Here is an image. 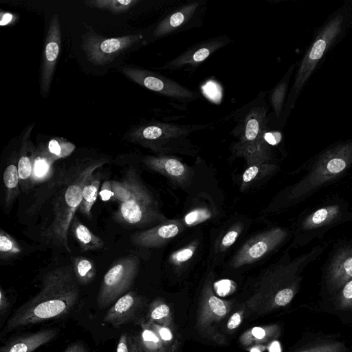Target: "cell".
Wrapping results in <instances>:
<instances>
[{"mask_svg": "<svg viewBox=\"0 0 352 352\" xmlns=\"http://www.w3.org/2000/svg\"><path fill=\"white\" fill-rule=\"evenodd\" d=\"M108 162L105 157H85L59 173L50 202L51 218L40 232L43 244L64 248L68 253L71 252L68 232L81 204L85 183L91 175Z\"/></svg>", "mask_w": 352, "mask_h": 352, "instance_id": "obj_1", "label": "cell"}, {"mask_svg": "<svg viewBox=\"0 0 352 352\" xmlns=\"http://www.w3.org/2000/svg\"><path fill=\"white\" fill-rule=\"evenodd\" d=\"M79 285L72 263L49 271L39 292L10 316L2 333L66 316L79 300Z\"/></svg>", "mask_w": 352, "mask_h": 352, "instance_id": "obj_2", "label": "cell"}, {"mask_svg": "<svg viewBox=\"0 0 352 352\" xmlns=\"http://www.w3.org/2000/svg\"><path fill=\"white\" fill-rule=\"evenodd\" d=\"M328 245L327 242L318 244L294 258L286 251L262 276L245 307L251 313L263 315L288 305L300 288L305 270L320 257Z\"/></svg>", "mask_w": 352, "mask_h": 352, "instance_id": "obj_3", "label": "cell"}, {"mask_svg": "<svg viewBox=\"0 0 352 352\" xmlns=\"http://www.w3.org/2000/svg\"><path fill=\"white\" fill-rule=\"evenodd\" d=\"M352 168V140L336 143L322 151L302 166L305 173L281 195L282 208L306 201L322 188L344 177Z\"/></svg>", "mask_w": 352, "mask_h": 352, "instance_id": "obj_4", "label": "cell"}, {"mask_svg": "<svg viewBox=\"0 0 352 352\" xmlns=\"http://www.w3.org/2000/svg\"><path fill=\"white\" fill-rule=\"evenodd\" d=\"M350 221L352 208L347 200L338 195L329 197L298 216L291 246L303 247L316 239H322L330 230Z\"/></svg>", "mask_w": 352, "mask_h": 352, "instance_id": "obj_5", "label": "cell"}, {"mask_svg": "<svg viewBox=\"0 0 352 352\" xmlns=\"http://www.w3.org/2000/svg\"><path fill=\"white\" fill-rule=\"evenodd\" d=\"M125 177L129 185L131 197L129 200L119 204L113 219L120 224L134 227L156 226L168 221L135 170L129 169Z\"/></svg>", "mask_w": 352, "mask_h": 352, "instance_id": "obj_6", "label": "cell"}, {"mask_svg": "<svg viewBox=\"0 0 352 352\" xmlns=\"http://www.w3.org/2000/svg\"><path fill=\"white\" fill-rule=\"evenodd\" d=\"M140 269L138 256L130 254L116 259L104 274L97 297L99 308L113 305L131 287Z\"/></svg>", "mask_w": 352, "mask_h": 352, "instance_id": "obj_7", "label": "cell"}, {"mask_svg": "<svg viewBox=\"0 0 352 352\" xmlns=\"http://www.w3.org/2000/svg\"><path fill=\"white\" fill-rule=\"evenodd\" d=\"M344 18L338 14L331 18L320 30L305 54L296 75L292 93L298 94L318 63L342 30Z\"/></svg>", "mask_w": 352, "mask_h": 352, "instance_id": "obj_8", "label": "cell"}, {"mask_svg": "<svg viewBox=\"0 0 352 352\" xmlns=\"http://www.w3.org/2000/svg\"><path fill=\"white\" fill-rule=\"evenodd\" d=\"M142 39L141 34L107 38L92 32L83 36L81 46L89 63L102 66L111 63Z\"/></svg>", "mask_w": 352, "mask_h": 352, "instance_id": "obj_9", "label": "cell"}, {"mask_svg": "<svg viewBox=\"0 0 352 352\" xmlns=\"http://www.w3.org/2000/svg\"><path fill=\"white\" fill-rule=\"evenodd\" d=\"M352 278V239L338 241L322 267V284L334 295Z\"/></svg>", "mask_w": 352, "mask_h": 352, "instance_id": "obj_10", "label": "cell"}, {"mask_svg": "<svg viewBox=\"0 0 352 352\" xmlns=\"http://www.w3.org/2000/svg\"><path fill=\"white\" fill-rule=\"evenodd\" d=\"M230 302L217 297L213 291L210 280L206 281L201 294L197 316L196 327L198 331L217 342H223L217 325L228 315L231 310Z\"/></svg>", "mask_w": 352, "mask_h": 352, "instance_id": "obj_11", "label": "cell"}, {"mask_svg": "<svg viewBox=\"0 0 352 352\" xmlns=\"http://www.w3.org/2000/svg\"><path fill=\"white\" fill-rule=\"evenodd\" d=\"M289 236L286 229L273 228L254 236L239 250L232 260V267L237 268L258 261L281 245Z\"/></svg>", "mask_w": 352, "mask_h": 352, "instance_id": "obj_12", "label": "cell"}, {"mask_svg": "<svg viewBox=\"0 0 352 352\" xmlns=\"http://www.w3.org/2000/svg\"><path fill=\"white\" fill-rule=\"evenodd\" d=\"M122 73L137 84L166 96L182 99L195 100L197 95L176 82L151 71L135 67H125Z\"/></svg>", "mask_w": 352, "mask_h": 352, "instance_id": "obj_13", "label": "cell"}, {"mask_svg": "<svg viewBox=\"0 0 352 352\" xmlns=\"http://www.w3.org/2000/svg\"><path fill=\"white\" fill-rule=\"evenodd\" d=\"M190 128L175 124L152 122L134 127L126 134V139L134 144L157 149L172 138L185 135Z\"/></svg>", "mask_w": 352, "mask_h": 352, "instance_id": "obj_14", "label": "cell"}, {"mask_svg": "<svg viewBox=\"0 0 352 352\" xmlns=\"http://www.w3.org/2000/svg\"><path fill=\"white\" fill-rule=\"evenodd\" d=\"M61 45V29L57 14H53L47 28L42 57L40 87L43 97L50 90V86L59 56Z\"/></svg>", "mask_w": 352, "mask_h": 352, "instance_id": "obj_15", "label": "cell"}, {"mask_svg": "<svg viewBox=\"0 0 352 352\" xmlns=\"http://www.w3.org/2000/svg\"><path fill=\"white\" fill-rule=\"evenodd\" d=\"M180 219L168 220L151 228L136 232L130 236L131 243L140 248L158 247L175 237L184 229Z\"/></svg>", "mask_w": 352, "mask_h": 352, "instance_id": "obj_16", "label": "cell"}, {"mask_svg": "<svg viewBox=\"0 0 352 352\" xmlns=\"http://www.w3.org/2000/svg\"><path fill=\"white\" fill-rule=\"evenodd\" d=\"M144 302L142 296L133 291L128 292L111 305L103 321L115 327L126 324L136 318Z\"/></svg>", "mask_w": 352, "mask_h": 352, "instance_id": "obj_17", "label": "cell"}, {"mask_svg": "<svg viewBox=\"0 0 352 352\" xmlns=\"http://www.w3.org/2000/svg\"><path fill=\"white\" fill-rule=\"evenodd\" d=\"M58 332L57 328H47L13 337L1 347L0 352H33L53 340Z\"/></svg>", "mask_w": 352, "mask_h": 352, "instance_id": "obj_18", "label": "cell"}, {"mask_svg": "<svg viewBox=\"0 0 352 352\" xmlns=\"http://www.w3.org/2000/svg\"><path fill=\"white\" fill-rule=\"evenodd\" d=\"M143 162L150 169L167 177L176 184L184 185L190 178L189 168L177 158L169 156H146Z\"/></svg>", "mask_w": 352, "mask_h": 352, "instance_id": "obj_19", "label": "cell"}, {"mask_svg": "<svg viewBox=\"0 0 352 352\" xmlns=\"http://www.w3.org/2000/svg\"><path fill=\"white\" fill-rule=\"evenodd\" d=\"M32 128V126H30L26 129L23 134L16 163L20 187L21 190L23 192L28 191L32 188V175L33 163L36 150L30 140V132Z\"/></svg>", "mask_w": 352, "mask_h": 352, "instance_id": "obj_20", "label": "cell"}, {"mask_svg": "<svg viewBox=\"0 0 352 352\" xmlns=\"http://www.w3.org/2000/svg\"><path fill=\"white\" fill-rule=\"evenodd\" d=\"M267 110L263 107L253 108L239 126V143L254 142L262 138L267 131Z\"/></svg>", "mask_w": 352, "mask_h": 352, "instance_id": "obj_21", "label": "cell"}, {"mask_svg": "<svg viewBox=\"0 0 352 352\" xmlns=\"http://www.w3.org/2000/svg\"><path fill=\"white\" fill-rule=\"evenodd\" d=\"M224 43L223 41L211 40L197 45L171 60L164 67L175 69L185 65L197 66L214 51L221 47Z\"/></svg>", "mask_w": 352, "mask_h": 352, "instance_id": "obj_22", "label": "cell"}, {"mask_svg": "<svg viewBox=\"0 0 352 352\" xmlns=\"http://www.w3.org/2000/svg\"><path fill=\"white\" fill-rule=\"evenodd\" d=\"M233 150L236 155L245 160L248 166L269 163L272 158L270 147L263 139V136L251 142H237Z\"/></svg>", "mask_w": 352, "mask_h": 352, "instance_id": "obj_23", "label": "cell"}, {"mask_svg": "<svg viewBox=\"0 0 352 352\" xmlns=\"http://www.w3.org/2000/svg\"><path fill=\"white\" fill-rule=\"evenodd\" d=\"M198 6L197 2H192L172 13L157 25L153 32V36L160 37L170 33L186 23L192 16Z\"/></svg>", "mask_w": 352, "mask_h": 352, "instance_id": "obj_24", "label": "cell"}, {"mask_svg": "<svg viewBox=\"0 0 352 352\" xmlns=\"http://www.w3.org/2000/svg\"><path fill=\"white\" fill-rule=\"evenodd\" d=\"M280 332V327L277 324L254 327L244 331L239 340L244 347H250L272 341L279 337Z\"/></svg>", "mask_w": 352, "mask_h": 352, "instance_id": "obj_25", "label": "cell"}, {"mask_svg": "<svg viewBox=\"0 0 352 352\" xmlns=\"http://www.w3.org/2000/svg\"><path fill=\"white\" fill-rule=\"evenodd\" d=\"M70 228L82 252L94 251L104 247L102 239L94 234L77 217H74Z\"/></svg>", "mask_w": 352, "mask_h": 352, "instance_id": "obj_26", "label": "cell"}, {"mask_svg": "<svg viewBox=\"0 0 352 352\" xmlns=\"http://www.w3.org/2000/svg\"><path fill=\"white\" fill-rule=\"evenodd\" d=\"M4 202L6 208L10 207L21 191L17 164L11 161L3 174Z\"/></svg>", "mask_w": 352, "mask_h": 352, "instance_id": "obj_27", "label": "cell"}, {"mask_svg": "<svg viewBox=\"0 0 352 352\" xmlns=\"http://www.w3.org/2000/svg\"><path fill=\"white\" fill-rule=\"evenodd\" d=\"M100 180V173L95 171L86 180L82 188V199L78 210L88 219L91 218V208L99 193Z\"/></svg>", "mask_w": 352, "mask_h": 352, "instance_id": "obj_28", "label": "cell"}, {"mask_svg": "<svg viewBox=\"0 0 352 352\" xmlns=\"http://www.w3.org/2000/svg\"><path fill=\"white\" fill-rule=\"evenodd\" d=\"M41 150L53 162L69 156L74 151L75 145L63 138H54L45 145L39 146Z\"/></svg>", "mask_w": 352, "mask_h": 352, "instance_id": "obj_29", "label": "cell"}, {"mask_svg": "<svg viewBox=\"0 0 352 352\" xmlns=\"http://www.w3.org/2000/svg\"><path fill=\"white\" fill-rule=\"evenodd\" d=\"M146 322L171 329L173 327V318L168 305L161 298L155 299L148 307Z\"/></svg>", "mask_w": 352, "mask_h": 352, "instance_id": "obj_30", "label": "cell"}, {"mask_svg": "<svg viewBox=\"0 0 352 352\" xmlns=\"http://www.w3.org/2000/svg\"><path fill=\"white\" fill-rule=\"evenodd\" d=\"M54 163L39 147L36 148L32 175V187L50 177Z\"/></svg>", "mask_w": 352, "mask_h": 352, "instance_id": "obj_31", "label": "cell"}, {"mask_svg": "<svg viewBox=\"0 0 352 352\" xmlns=\"http://www.w3.org/2000/svg\"><path fill=\"white\" fill-rule=\"evenodd\" d=\"M292 352H349L346 344L336 339L312 341Z\"/></svg>", "mask_w": 352, "mask_h": 352, "instance_id": "obj_32", "label": "cell"}, {"mask_svg": "<svg viewBox=\"0 0 352 352\" xmlns=\"http://www.w3.org/2000/svg\"><path fill=\"white\" fill-rule=\"evenodd\" d=\"M72 264L79 285H87L93 281L96 270L91 259L83 256H76L72 259Z\"/></svg>", "mask_w": 352, "mask_h": 352, "instance_id": "obj_33", "label": "cell"}, {"mask_svg": "<svg viewBox=\"0 0 352 352\" xmlns=\"http://www.w3.org/2000/svg\"><path fill=\"white\" fill-rule=\"evenodd\" d=\"M140 0H89L84 3L87 7L107 10L113 14H121L138 3Z\"/></svg>", "mask_w": 352, "mask_h": 352, "instance_id": "obj_34", "label": "cell"}, {"mask_svg": "<svg viewBox=\"0 0 352 352\" xmlns=\"http://www.w3.org/2000/svg\"><path fill=\"white\" fill-rule=\"evenodd\" d=\"M141 327L142 331L136 337L139 352H158L164 346L153 331L142 325Z\"/></svg>", "mask_w": 352, "mask_h": 352, "instance_id": "obj_35", "label": "cell"}, {"mask_svg": "<svg viewBox=\"0 0 352 352\" xmlns=\"http://www.w3.org/2000/svg\"><path fill=\"white\" fill-rule=\"evenodd\" d=\"M276 164L264 163L248 166L242 176L241 189L245 188L247 185L257 178H261L270 175L278 169Z\"/></svg>", "mask_w": 352, "mask_h": 352, "instance_id": "obj_36", "label": "cell"}, {"mask_svg": "<svg viewBox=\"0 0 352 352\" xmlns=\"http://www.w3.org/2000/svg\"><path fill=\"white\" fill-rule=\"evenodd\" d=\"M22 248L18 242L3 229L0 231V258L8 260L19 255Z\"/></svg>", "mask_w": 352, "mask_h": 352, "instance_id": "obj_37", "label": "cell"}, {"mask_svg": "<svg viewBox=\"0 0 352 352\" xmlns=\"http://www.w3.org/2000/svg\"><path fill=\"white\" fill-rule=\"evenodd\" d=\"M333 296H335L336 305L339 309H352V278L346 282Z\"/></svg>", "mask_w": 352, "mask_h": 352, "instance_id": "obj_38", "label": "cell"}, {"mask_svg": "<svg viewBox=\"0 0 352 352\" xmlns=\"http://www.w3.org/2000/svg\"><path fill=\"white\" fill-rule=\"evenodd\" d=\"M287 80H285L279 83L274 89L272 97V105L274 109V111L277 116L280 115L282 110L283 102L285 100L287 89Z\"/></svg>", "mask_w": 352, "mask_h": 352, "instance_id": "obj_39", "label": "cell"}, {"mask_svg": "<svg viewBox=\"0 0 352 352\" xmlns=\"http://www.w3.org/2000/svg\"><path fill=\"white\" fill-rule=\"evenodd\" d=\"M111 183L114 193V201L120 204L129 199L131 190L125 176L120 182L113 180L111 181Z\"/></svg>", "mask_w": 352, "mask_h": 352, "instance_id": "obj_40", "label": "cell"}, {"mask_svg": "<svg viewBox=\"0 0 352 352\" xmlns=\"http://www.w3.org/2000/svg\"><path fill=\"white\" fill-rule=\"evenodd\" d=\"M140 325L153 331L160 338L164 346H169L173 340V334L170 327L148 322H141Z\"/></svg>", "mask_w": 352, "mask_h": 352, "instance_id": "obj_41", "label": "cell"}, {"mask_svg": "<svg viewBox=\"0 0 352 352\" xmlns=\"http://www.w3.org/2000/svg\"><path fill=\"white\" fill-rule=\"evenodd\" d=\"M116 352H139L136 337L128 333H122L120 336Z\"/></svg>", "mask_w": 352, "mask_h": 352, "instance_id": "obj_42", "label": "cell"}, {"mask_svg": "<svg viewBox=\"0 0 352 352\" xmlns=\"http://www.w3.org/2000/svg\"><path fill=\"white\" fill-rule=\"evenodd\" d=\"M196 247L197 245L192 243L173 252L170 256V261L175 265H181L192 256Z\"/></svg>", "mask_w": 352, "mask_h": 352, "instance_id": "obj_43", "label": "cell"}, {"mask_svg": "<svg viewBox=\"0 0 352 352\" xmlns=\"http://www.w3.org/2000/svg\"><path fill=\"white\" fill-rule=\"evenodd\" d=\"M242 228L243 227L241 223L234 225L221 239L219 244V250L224 251L230 248L236 240Z\"/></svg>", "mask_w": 352, "mask_h": 352, "instance_id": "obj_44", "label": "cell"}, {"mask_svg": "<svg viewBox=\"0 0 352 352\" xmlns=\"http://www.w3.org/2000/svg\"><path fill=\"white\" fill-rule=\"evenodd\" d=\"M210 216L211 214L208 210L199 208L188 213L184 217V222L188 226H194L206 221L209 219Z\"/></svg>", "mask_w": 352, "mask_h": 352, "instance_id": "obj_45", "label": "cell"}, {"mask_svg": "<svg viewBox=\"0 0 352 352\" xmlns=\"http://www.w3.org/2000/svg\"><path fill=\"white\" fill-rule=\"evenodd\" d=\"M99 195L103 201H114V193L112 190L111 181L107 180L102 184Z\"/></svg>", "mask_w": 352, "mask_h": 352, "instance_id": "obj_46", "label": "cell"}, {"mask_svg": "<svg viewBox=\"0 0 352 352\" xmlns=\"http://www.w3.org/2000/svg\"><path fill=\"white\" fill-rule=\"evenodd\" d=\"M244 315L243 309L234 312L228 319L226 327L228 330H234L239 327L242 322Z\"/></svg>", "mask_w": 352, "mask_h": 352, "instance_id": "obj_47", "label": "cell"}, {"mask_svg": "<svg viewBox=\"0 0 352 352\" xmlns=\"http://www.w3.org/2000/svg\"><path fill=\"white\" fill-rule=\"evenodd\" d=\"M281 133L278 131L267 132L266 131L263 135L265 141L271 145H276L281 140Z\"/></svg>", "mask_w": 352, "mask_h": 352, "instance_id": "obj_48", "label": "cell"}, {"mask_svg": "<svg viewBox=\"0 0 352 352\" xmlns=\"http://www.w3.org/2000/svg\"><path fill=\"white\" fill-rule=\"evenodd\" d=\"M10 307V301L3 289H0V314L4 315Z\"/></svg>", "mask_w": 352, "mask_h": 352, "instance_id": "obj_49", "label": "cell"}, {"mask_svg": "<svg viewBox=\"0 0 352 352\" xmlns=\"http://www.w3.org/2000/svg\"><path fill=\"white\" fill-rule=\"evenodd\" d=\"M64 352H89L87 347L81 342H75L67 346Z\"/></svg>", "mask_w": 352, "mask_h": 352, "instance_id": "obj_50", "label": "cell"}, {"mask_svg": "<svg viewBox=\"0 0 352 352\" xmlns=\"http://www.w3.org/2000/svg\"><path fill=\"white\" fill-rule=\"evenodd\" d=\"M176 348V343L173 344L171 346H164L158 352H175Z\"/></svg>", "mask_w": 352, "mask_h": 352, "instance_id": "obj_51", "label": "cell"}]
</instances>
